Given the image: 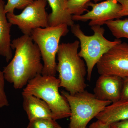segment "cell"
<instances>
[{
    "mask_svg": "<svg viewBox=\"0 0 128 128\" xmlns=\"http://www.w3.org/2000/svg\"><path fill=\"white\" fill-rule=\"evenodd\" d=\"M68 0H47L52 9L48 16L49 26H53L61 24H66L71 26L74 24L72 15L67 7Z\"/></svg>",
    "mask_w": 128,
    "mask_h": 128,
    "instance_id": "14",
    "label": "cell"
},
{
    "mask_svg": "<svg viewBox=\"0 0 128 128\" xmlns=\"http://www.w3.org/2000/svg\"><path fill=\"white\" fill-rule=\"evenodd\" d=\"M80 45L78 40L62 43L57 53L56 71L58 73L60 87L71 94L84 91L87 86L85 79L87 67L84 60L78 55Z\"/></svg>",
    "mask_w": 128,
    "mask_h": 128,
    "instance_id": "2",
    "label": "cell"
},
{
    "mask_svg": "<svg viewBox=\"0 0 128 128\" xmlns=\"http://www.w3.org/2000/svg\"><path fill=\"white\" fill-rule=\"evenodd\" d=\"M5 80L3 72L0 70V109L9 105L5 90Z\"/></svg>",
    "mask_w": 128,
    "mask_h": 128,
    "instance_id": "19",
    "label": "cell"
},
{
    "mask_svg": "<svg viewBox=\"0 0 128 128\" xmlns=\"http://www.w3.org/2000/svg\"><path fill=\"white\" fill-rule=\"evenodd\" d=\"M123 78L112 75H100L96 82L94 94L96 98L112 103L120 100Z\"/></svg>",
    "mask_w": 128,
    "mask_h": 128,
    "instance_id": "10",
    "label": "cell"
},
{
    "mask_svg": "<svg viewBox=\"0 0 128 128\" xmlns=\"http://www.w3.org/2000/svg\"><path fill=\"white\" fill-rule=\"evenodd\" d=\"M34 0H7L4 6V10L6 14L14 13L15 9L22 10L31 4Z\"/></svg>",
    "mask_w": 128,
    "mask_h": 128,
    "instance_id": "18",
    "label": "cell"
},
{
    "mask_svg": "<svg viewBox=\"0 0 128 128\" xmlns=\"http://www.w3.org/2000/svg\"><path fill=\"white\" fill-rule=\"evenodd\" d=\"M121 6V10L118 14V18L128 16V0H117Z\"/></svg>",
    "mask_w": 128,
    "mask_h": 128,
    "instance_id": "20",
    "label": "cell"
},
{
    "mask_svg": "<svg viewBox=\"0 0 128 128\" xmlns=\"http://www.w3.org/2000/svg\"><path fill=\"white\" fill-rule=\"evenodd\" d=\"M91 0L97 3L102 0H68L67 3V8L72 16L82 15L85 12L88 11L87 4Z\"/></svg>",
    "mask_w": 128,
    "mask_h": 128,
    "instance_id": "16",
    "label": "cell"
},
{
    "mask_svg": "<svg viewBox=\"0 0 128 128\" xmlns=\"http://www.w3.org/2000/svg\"><path fill=\"white\" fill-rule=\"evenodd\" d=\"M71 31L78 38L80 50L78 55L84 60L87 67V80L90 81L94 66L105 54L115 45L121 42L120 40H108L104 36L105 29L98 25L92 26L94 34L91 36L85 34L78 24L71 26Z\"/></svg>",
    "mask_w": 128,
    "mask_h": 128,
    "instance_id": "4",
    "label": "cell"
},
{
    "mask_svg": "<svg viewBox=\"0 0 128 128\" xmlns=\"http://www.w3.org/2000/svg\"><path fill=\"white\" fill-rule=\"evenodd\" d=\"M60 80L54 76L38 75L30 80L22 94L32 95L45 102L52 113L53 119L70 117V108L66 98L60 93Z\"/></svg>",
    "mask_w": 128,
    "mask_h": 128,
    "instance_id": "3",
    "label": "cell"
},
{
    "mask_svg": "<svg viewBox=\"0 0 128 128\" xmlns=\"http://www.w3.org/2000/svg\"><path fill=\"white\" fill-rule=\"evenodd\" d=\"M87 7L92 8L86 14L79 16H72L73 20L86 22L90 20L89 26L105 24L108 21L119 19L118 14L121 10V6L117 0H106L99 3L91 2L87 4Z\"/></svg>",
    "mask_w": 128,
    "mask_h": 128,
    "instance_id": "9",
    "label": "cell"
},
{
    "mask_svg": "<svg viewBox=\"0 0 128 128\" xmlns=\"http://www.w3.org/2000/svg\"><path fill=\"white\" fill-rule=\"evenodd\" d=\"M47 3V0H34L20 14H6L8 20L12 25L17 26L24 34L30 36L34 29L49 26Z\"/></svg>",
    "mask_w": 128,
    "mask_h": 128,
    "instance_id": "7",
    "label": "cell"
},
{
    "mask_svg": "<svg viewBox=\"0 0 128 128\" xmlns=\"http://www.w3.org/2000/svg\"><path fill=\"white\" fill-rule=\"evenodd\" d=\"M120 100H128V77L123 78L122 88Z\"/></svg>",
    "mask_w": 128,
    "mask_h": 128,
    "instance_id": "21",
    "label": "cell"
},
{
    "mask_svg": "<svg viewBox=\"0 0 128 128\" xmlns=\"http://www.w3.org/2000/svg\"><path fill=\"white\" fill-rule=\"evenodd\" d=\"M27 128H63L53 119L40 118L29 121Z\"/></svg>",
    "mask_w": 128,
    "mask_h": 128,
    "instance_id": "17",
    "label": "cell"
},
{
    "mask_svg": "<svg viewBox=\"0 0 128 128\" xmlns=\"http://www.w3.org/2000/svg\"><path fill=\"white\" fill-rule=\"evenodd\" d=\"M89 128H111L110 124H105L97 120L90 124Z\"/></svg>",
    "mask_w": 128,
    "mask_h": 128,
    "instance_id": "22",
    "label": "cell"
},
{
    "mask_svg": "<svg viewBox=\"0 0 128 128\" xmlns=\"http://www.w3.org/2000/svg\"><path fill=\"white\" fill-rule=\"evenodd\" d=\"M96 118L104 123L111 124L128 119V100H120L111 104Z\"/></svg>",
    "mask_w": 128,
    "mask_h": 128,
    "instance_id": "12",
    "label": "cell"
},
{
    "mask_svg": "<svg viewBox=\"0 0 128 128\" xmlns=\"http://www.w3.org/2000/svg\"><path fill=\"white\" fill-rule=\"evenodd\" d=\"M68 26L61 24L45 28H38L33 30L30 36L38 47L43 62L41 74L55 76L57 55L61 37L69 32Z\"/></svg>",
    "mask_w": 128,
    "mask_h": 128,
    "instance_id": "6",
    "label": "cell"
},
{
    "mask_svg": "<svg viewBox=\"0 0 128 128\" xmlns=\"http://www.w3.org/2000/svg\"><path fill=\"white\" fill-rule=\"evenodd\" d=\"M96 66L100 75L128 77V44L121 42L115 45L102 57Z\"/></svg>",
    "mask_w": 128,
    "mask_h": 128,
    "instance_id": "8",
    "label": "cell"
},
{
    "mask_svg": "<svg viewBox=\"0 0 128 128\" xmlns=\"http://www.w3.org/2000/svg\"><path fill=\"white\" fill-rule=\"evenodd\" d=\"M105 24L117 39L122 38L128 39V18L112 20L108 22Z\"/></svg>",
    "mask_w": 128,
    "mask_h": 128,
    "instance_id": "15",
    "label": "cell"
},
{
    "mask_svg": "<svg viewBox=\"0 0 128 128\" xmlns=\"http://www.w3.org/2000/svg\"><path fill=\"white\" fill-rule=\"evenodd\" d=\"M71 114L68 128H86L90 121L112 102L99 100L94 94L85 90L74 94L63 90Z\"/></svg>",
    "mask_w": 128,
    "mask_h": 128,
    "instance_id": "5",
    "label": "cell"
},
{
    "mask_svg": "<svg viewBox=\"0 0 128 128\" xmlns=\"http://www.w3.org/2000/svg\"><path fill=\"white\" fill-rule=\"evenodd\" d=\"M22 96V106L29 121L37 118L53 119L52 113L45 102L33 95Z\"/></svg>",
    "mask_w": 128,
    "mask_h": 128,
    "instance_id": "11",
    "label": "cell"
},
{
    "mask_svg": "<svg viewBox=\"0 0 128 128\" xmlns=\"http://www.w3.org/2000/svg\"><path fill=\"white\" fill-rule=\"evenodd\" d=\"M5 2L0 0V55L9 62L12 57L10 34L12 24L8 20L4 10Z\"/></svg>",
    "mask_w": 128,
    "mask_h": 128,
    "instance_id": "13",
    "label": "cell"
},
{
    "mask_svg": "<svg viewBox=\"0 0 128 128\" xmlns=\"http://www.w3.org/2000/svg\"><path fill=\"white\" fill-rule=\"evenodd\" d=\"M110 126L111 128H128V119L112 124Z\"/></svg>",
    "mask_w": 128,
    "mask_h": 128,
    "instance_id": "23",
    "label": "cell"
},
{
    "mask_svg": "<svg viewBox=\"0 0 128 128\" xmlns=\"http://www.w3.org/2000/svg\"><path fill=\"white\" fill-rule=\"evenodd\" d=\"M14 57L2 72L5 80L15 89L25 87L29 81L42 74L43 64L38 47L29 35L24 34L12 41Z\"/></svg>",
    "mask_w": 128,
    "mask_h": 128,
    "instance_id": "1",
    "label": "cell"
}]
</instances>
